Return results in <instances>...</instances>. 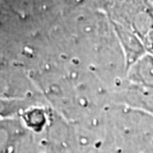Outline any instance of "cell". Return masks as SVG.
<instances>
[{"instance_id": "6da1fadb", "label": "cell", "mask_w": 153, "mask_h": 153, "mask_svg": "<svg viewBox=\"0 0 153 153\" xmlns=\"http://www.w3.org/2000/svg\"><path fill=\"white\" fill-rule=\"evenodd\" d=\"M93 149L96 153H153V114L121 105L109 106L105 133Z\"/></svg>"}, {"instance_id": "7a4b0ae2", "label": "cell", "mask_w": 153, "mask_h": 153, "mask_svg": "<svg viewBox=\"0 0 153 153\" xmlns=\"http://www.w3.org/2000/svg\"><path fill=\"white\" fill-rule=\"evenodd\" d=\"M27 134L22 119L0 118V153H12Z\"/></svg>"}, {"instance_id": "3957f363", "label": "cell", "mask_w": 153, "mask_h": 153, "mask_svg": "<svg viewBox=\"0 0 153 153\" xmlns=\"http://www.w3.org/2000/svg\"><path fill=\"white\" fill-rule=\"evenodd\" d=\"M88 153H94V152H91V151H88Z\"/></svg>"}]
</instances>
